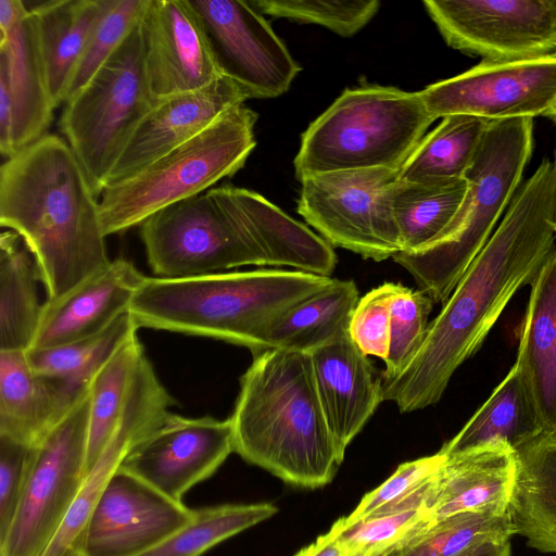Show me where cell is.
<instances>
[{"label": "cell", "instance_id": "cell-1", "mask_svg": "<svg viewBox=\"0 0 556 556\" xmlns=\"http://www.w3.org/2000/svg\"><path fill=\"white\" fill-rule=\"evenodd\" d=\"M553 162L543 159L515 193L493 235L429 323L410 365L382 381V399L409 413L438 403L458 367L483 344L515 293L555 247Z\"/></svg>", "mask_w": 556, "mask_h": 556}, {"label": "cell", "instance_id": "cell-2", "mask_svg": "<svg viewBox=\"0 0 556 556\" xmlns=\"http://www.w3.org/2000/svg\"><path fill=\"white\" fill-rule=\"evenodd\" d=\"M150 268L186 278L241 266L329 276L333 248L262 194L223 185L170 204L140 225Z\"/></svg>", "mask_w": 556, "mask_h": 556}, {"label": "cell", "instance_id": "cell-3", "mask_svg": "<svg viewBox=\"0 0 556 556\" xmlns=\"http://www.w3.org/2000/svg\"><path fill=\"white\" fill-rule=\"evenodd\" d=\"M0 225L36 258L48 300L106 266L99 198L67 141L46 134L0 168Z\"/></svg>", "mask_w": 556, "mask_h": 556}, {"label": "cell", "instance_id": "cell-4", "mask_svg": "<svg viewBox=\"0 0 556 556\" xmlns=\"http://www.w3.org/2000/svg\"><path fill=\"white\" fill-rule=\"evenodd\" d=\"M235 452L287 483L328 484L343 458L329 430L308 353L268 349L240 379L229 417Z\"/></svg>", "mask_w": 556, "mask_h": 556}, {"label": "cell", "instance_id": "cell-5", "mask_svg": "<svg viewBox=\"0 0 556 556\" xmlns=\"http://www.w3.org/2000/svg\"><path fill=\"white\" fill-rule=\"evenodd\" d=\"M333 279L285 268L146 277L128 312L138 328L222 340L256 355L273 324Z\"/></svg>", "mask_w": 556, "mask_h": 556}, {"label": "cell", "instance_id": "cell-6", "mask_svg": "<svg viewBox=\"0 0 556 556\" xmlns=\"http://www.w3.org/2000/svg\"><path fill=\"white\" fill-rule=\"evenodd\" d=\"M532 149L533 118L490 122L464 174L467 189L452 222L426 248L392 257L434 303H445L493 235L521 185Z\"/></svg>", "mask_w": 556, "mask_h": 556}, {"label": "cell", "instance_id": "cell-7", "mask_svg": "<svg viewBox=\"0 0 556 556\" xmlns=\"http://www.w3.org/2000/svg\"><path fill=\"white\" fill-rule=\"evenodd\" d=\"M434 121L419 91L348 88L302 135L295 175L300 180L350 169L401 170Z\"/></svg>", "mask_w": 556, "mask_h": 556}, {"label": "cell", "instance_id": "cell-8", "mask_svg": "<svg viewBox=\"0 0 556 556\" xmlns=\"http://www.w3.org/2000/svg\"><path fill=\"white\" fill-rule=\"evenodd\" d=\"M256 119L253 110L233 106L136 175L106 186L99 199L104 235L140 226L157 211L233 176L256 144Z\"/></svg>", "mask_w": 556, "mask_h": 556}, {"label": "cell", "instance_id": "cell-9", "mask_svg": "<svg viewBox=\"0 0 556 556\" xmlns=\"http://www.w3.org/2000/svg\"><path fill=\"white\" fill-rule=\"evenodd\" d=\"M156 100L144 66L141 21L64 104L59 127L100 198L130 136Z\"/></svg>", "mask_w": 556, "mask_h": 556}, {"label": "cell", "instance_id": "cell-10", "mask_svg": "<svg viewBox=\"0 0 556 556\" xmlns=\"http://www.w3.org/2000/svg\"><path fill=\"white\" fill-rule=\"evenodd\" d=\"M90 389L33 447L12 521L0 536V556H40L86 479Z\"/></svg>", "mask_w": 556, "mask_h": 556}, {"label": "cell", "instance_id": "cell-11", "mask_svg": "<svg viewBox=\"0 0 556 556\" xmlns=\"http://www.w3.org/2000/svg\"><path fill=\"white\" fill-rule=\"evenodd\" d=\"M400 170L376 167L300 179L298 213L331 247L376 262L402 251L390 190Z\"/></svg>", "mask_w": 556, "mask_h": 556}, {"label": "cell", "instance_id": "cell-12", "mask_svg": "<svg viewBox=\"0 0 556 556\" xmlns=\"http://www.w3.org/2000/svg\"><path fill=\"white\" fill-rule=\"evenodd\" d=\"M445 42L482 61L556 56V0H426Z\"/></svg>", "mask_w": 556, "mask_h": 556}, {"label": "cell", "instance_id": "cell-13", "mask_svg": "<svg viewBox=\"0 0 556 556\" xmlns=\"http://www.w3.org/2000/svg\"><path fill=\"white\" fill-rule=\"evenodd\" d=\"M419 92L434 119L448 115L489 122L548 116L556 103V56L482 61Z\"/></svg>", "mask_w": 556, "mask_h": 556}, {"label": "cell", "instance_id": "cell-14", "mask_svg": "<svg viewBox=\"0 0 556 556\" xmlns=\"http://www.w3.org/2000/svg\"><path fill=\"white\" fill-rule=\"evenodd\" d=\"M201 17L220 73L250 98H275L301 71L269 23L249 1L190 0Z\"/></svg>", "mask_w": 556, "mask_h": 556}, {"label": "cell", "instance_id": "cell-15", "mask_svg": "<svg viewBox=\"0 0 556 556\" xmlns=\"http://www.w3.org/2000/svg\"><path fill=\"white\" fill-rule=\"evenodd\" d=\"M194 509L117 467L76 544L85 556H137L188 523Z\"/></svg>", "mask_w": 556, "mask_h": 556}, {"label": "cell", "instance_id": "cell-16", "mask_svg": "<svg viewBox=\"0 0 556 556\" xmlns=\"http://www.w3.org/2000/svg\"><path fill=\"white\" fill-rule=\"evenodd\" d=\"M235 452L230 419L189 418L170 413L124 456L119 468L165 496L182 502Z\"/></svg>", "mask_w": 556, "mask_h": 556}, {"label": "cell", "instance_id": "cell-17", "mask_svg": "<svg viewBox=\"0 0 556 556\" xmlns=\"http://www.w3.org/2000/svg\"><path fill=\"white\" fill-rule=\"evenodd\" d=\"M141 28L146 74L155 100L201 89L222 76L190 0H150Z\"/></svg>", "mask_w": 556, "mask_h": 556}, {"label": "cell", "instance_id": "cell-18", "mask_svg": "<svg viewBox=\"0 0 556 556\" xmlns=\"http://www.w3.org/2000/svg\"><path fill=\"white\" fill-rule=\"evenodd\" d=\"M247 99L239 84L222 75L201 89L156 100L127 141L106 186L136 175Z\"/></svg>", "mask_w": 556, "mask_h": 556}, {"label": "cell", "instance_id": "cell-19", "mask_svg": "<svg viewBox=\"0 0 556 556\" xmlns=\"http://www.w3.org/2000/svg\"><path fill=\"white\" fill-rule=\"evenodd\" d=\"M173 405L175 400L161 383L154 368L149 365L139 366L109 444L86 477L75 502L40 556H62L77 544L106 479L137 442L164 422Z\"/></svg>", "mask_w": 556, "mask_h": 556}, {"label": "cell", "instance_id": "cell-20", "mask_svg": "<svg viewBox=\"0 0 556 556\" xmlns=\"http://www.w3.org/2000/svg\"><path fill=\"white\" fill-rule=\"evenodd\" d=\"M146 277L130 261L116 258L62 296L47 300L30 349L53 348L102 332L128 312Z\"/></svg>", "mask_w": 556, "mask_h": 556}, {"label": "cell", "instance_id": "cell-21", "mask_svg": "<svg viewBox=\"0 0 556 556\" xmlns=\"http://www.w3.org/2000/svg\"><path fill=\"white\" fill-rule=\"evenodd\" d=\"M319 401L340 456L374 415L382 380L349 330L309 353Z\"/></svg>", "mask_w": 556, "mask_h": 556}, {"label": "cell", "instance_id": "cell-22", "mask_svg": "<svg viewBox=\"0 0 556 556\" xmlns=\"http://www.w3.org/2000/svg\"><path fill=\"white\" fill-rule=\"evenodd\" d=\"M515 473V452L504 443L444 456L427 503L431 520L464 511H508Z\"/></svg>", "mask_w": 556, "mask_h": 556}, {"label": "cell", "instance_id": "cell-23", "mask_svg": "<svg viewBox=\"0 0 556 556\" xmlns=\"http://www.w3.org/2000/svg\"><path fill=\"white\" fill-rule=\"evenodd\" d=\"M515 364L536 409L542 434L556 438V248L530 283Z\"/></svg>", "mask_w": 556, "mask_h": 556}, {"label": "cell", "instance_id": "cell-24", "mask_svg": "<svg viewBox=\"0 0 556 556\" xmlns=\"http://www.w3.org/2000/svg\"><path fill=\"white\" fill-rule=\"evenodd\" d=\"M77 402L60 379L37 374L25 351H0V435L34 447Z\"/></svg>", "mask_w": 556, "mask_h": 556}, {"label": "cell", "instance_id": "cell-25", "mask_svg": "<svg viewBox=\"0 0 556 556\" xmlns=\"http://www.w3.org/2000/svg\"><path fill=\"white\" fill-rule=\"evenodd\" d=\"M0 78L5 79L11 93L15 154L46 135L54 110L37 21L30 11L0 38Z\"/></svg>", "mask_w": 556, "mask_h": 556}, {"label": "cell", "instance_id": "cell-26", "mask_svg": "<svg viewBox=\"0 0 556 556\" xmlns=\"http://www.w3.org/2000/svg\"><path fill=\"white\" fill-rule=\"evenodd\" d=\"M514 452L508 506L514 533L539 552L556 554V438L541 433Z\"/></svg>", "mask_w": 556, "mask_h": 556}, {"label": "cell", "instance_id": "cell-27", "mask_svg": "<svg viewBox=\"0 0 556 556\" xmlns=\"http://www.w3.org/2000/svg\"><path fill=\"white\" fill-rule=\"evenodd\" d=\"M109 2L110 0H58L27 8L37 21L54 109L65 103L76 65Z\"/></svg>", "mask_w": 556, "mask_h": 556}, {"label": "cell", "instance_id": "cell-28", "mask_svg": "<svg viewBox=\"0 0 556 556\" xmlns=\"http://www.w3.org/2000/svg\"><path fill=\"white\" fill-rule=\"evenodd\" d=\"M541 433L536 409L514 364L489 399L439 452L452 456L495 443L516 451Z\"/></svg>", "mask_w": 556, "mask_h": 556}, {"label": "cell", "instance_id": "cell-29", "mask_svg": "<svg viewBox=\"0 0 556 556\" xmlns=\"http://www.w3.org/2000/svg\"><path fill=\"white\" fill-rule=\"evenodd\" d=\"M39 268L24 239L14 230L0 235V351H28L42 305Z\"/></svg>", "mask_w": 556, "mask_h": 556}, {"label": "cell", "instance_id": "cell-30", "mask_svg": "<svg viewBox=\"0 0 556 556\" xmlns=\"http://www.w3.org/2000/svg\"><path fill=\"white\" fill-rule=\"evenodd\" d=\"M359 300L353 280L333 281L289 309L270 327L265 345L311 353L349 330Z\"/></svg>", "mask_w": 556, "mask_h": 556}, {"label": "cell", "instance_id": "cell-31", "mask_svg": "<svg viewBox=\"0 0 556 556\" xmlns=\"http://www.w3.org/2000/svg\"><path fill=\"white\" fill-rule=\"evenodd\" d=\"M466 189L464 178L397 179L390 190V204L401 238V252H416L433 242L454 218Z\"/></svg>", "mask_w": 556, "mask_h": 556}, {"label": "cell", "instance_id": "cell-32", "mask_svg": "<svg viewBox=\"0 0 556 556\" xmlns=\"http://www.w3.org/2000/svg\"><path fill=\"white\" fill-rule=\"evenodd\" d=\"M138 329L127 312L96 336L53 348L29 349L26 356L37 374L60 379L78 401L89 391L93 377L112 353Z\"/></svg>", "mask_w": 556, "mask_h": 556}, {"label": "cell", "instance_id": "cell-33", "mask_svg": "<svg viewBox=\"0 0 556 556\" xmlns=\"http://www.w3.org/2000/svg\"><path fill=\"white\" fill-rule=\"evenodd\" d=\"M489 121L470 115H448L422 138L402 166L403 181L464 178Z\"/></svg>", "mask_w": 556, "mask_h": 556}, {"label": "cell", "instance_id": "cell-34", "mask_svg": "<svg viewBox=\"0 0 556 556\" xmlns=\"http://www.w3.org/2000/svg\"><path fill=\"white\" fill-rule=\"evenodd\" d=\"M144 354L137 333L132 334L112 353L91 381L86 477L115 431L135 372Z\"/></svg>", "mask_w": 556, "mask_h": 556}, {"label": "cell", "instance_id": "cell-35", "mask_svg": "<svg viewBox=\"0 0 556 556\" xmlns=\"http://www.w3.org/2000/svg\"><path fill=\"white\" fill-rule=\"evenodd\" d=\"M514 533L508 511H464L432 521L407 542L381 556H464L494 541H507Z\"/></svg>", "mask_w": 556, "mask_h": 556}, {"label": "cell", "instance_id": "cell-36", "mask_svg": "<svg viewBox=\"0 0 556 556\" xmlns=\"http://www.w3.org/2000/svg\"><path fill=\"white\" fill-rule=\"evenodd\" d=\"M277 510L270 503L197 508L188 523L137 556H202L220 542L269 519Z\"/></svg>", "mask_w": 556, "mask_h": 556}, {"label": "cell", "instance_id": "cell-37", "mask_svg": "<svg viewBox=\"0 0 556 556\" xmlns=\"http://www.w3.org/2000/svg\"><path fill=\"white\" fill-rule=\"evenodd\" d=\"M443 460L444 455L438 452L401 464L382 484L366 493L345 518L358 520L427 508L435 473Z\"/></svg>", "mask_w": 556, "mask_h": 556}, {"label": "cell", "instance_id": "cell-38", "mask_svg": "<svg viewBox=\"0 0 556 556\" xmlns=\"http://www.w3.org/2000/svg\"><path fill=\"white\" fill-rule=\"evenodd\" d=\"M432 522L427 508L358 520L338 519L330 528L350 556H381Z\"/></svg>", "mask_w": 556, "mask_h": 556}, {"label": "cell", "instance_id": "cell-39", "mask_svg": "<svg viewBox=\"0 0 556 556\" xmlns=\"http://www.w3.org/2000/svg\"><path fill=\"white\" fill-rule=\"evenodd\" d=\"M434 301L420 289L396 283L391 303L390 346L382 381L399 377L417 356L425 341Z\"/></svg>", "mask_w": 556, "mask_h": 556}, {"label": "cell", "instance_id": "cell-40", "mask_svg": "<svg viewBox=\"0 0 556 556\" xmlns=\"http://www.w3.org/2000/svg\"><path fill=\"white\" fill-rule=\"evenodd\" d=\"M250 4L261 14L299 23L321 25L351 37L377 14V0H253Z\"/></svg>", "mask_w": 556, "mask_h": 556}, {"label": "cell", "instance_id": "cell-41", "mask_svg": "<svg viewBox=\"0 0 556 556\" xmlns=\"http://www.w3.org/2000/svg\"><path fill=\"white\" fill-rule=\"evenodd\" d=\"M150 0H110L72 76L66 101L78 93L142 20ZM65 101V102H66Z\"/></svg>", "mask_w": 556, "mask_h": 556}, {"label": "cell", "instance_id": "cell-42", "mask_svg": "<svg viewBox=\"0 0 556 556\" xmlns=\"http://www.w3.org/2000/svg\"><path fill=\"white\" fill-rule=\"evenodd\" d=\"M395 282H384L359 298L349 324V334L358 349L384 361L389 353L391 303Z\"/></svg>", "mask_w": 556, "mask_h": 556}, {"label": "cell", "instance_id": "cell-43", "mask_svg": "<svg viewBox=\"0 0 556 556\" xmlns=\"http://www.w3.org/2000/svg\"><path fill=\"white\" fill-rule=\"evenodd\" d=\"M33 447L0 435V536L14 516L26 480Z\"/></svg>", "mask_w": 556, "mask_h": 556}, {"label": "cell", "instance_id": "cell-44", "mask_svg": "<svg viewBox=\"0 0 556 556\" xmlns=\"http://www.w3.org/2000/svg\"><path fill=\"white\" fill-rule=\"evenodd\" d=\"M13 106L8 83L0 78V151L9 159L14 154L12 144Z\"/></svg>", "mask_w": 556, "mask_h": 556}, {"label": "cell", "instance_id": "cell-45", "mask_svg": "<svg viewBox=\"0 0 556 556\" xmlns=\"http://www.w3.org/2000/svg\"><path fill=\"white\" fill-rule=\"evenodd\" d=\"M294 556H350L337 536L328 531L313 543L302 547Z\"/></svg>", "mask_w": 556, "mask_h": 556}, {"label": "cell", "instance_id": "cell-46", "mask_svg": "<svg viewBox=\"0 0 556 556\" xmlns=\"http://www.w3.org/2000/svg\"><path fill=\"white\" fill-rule=\"evenodd\" d=\"M27 13L28 9L21 0H0V38H4Z\"/></svg>", "mask_w": 556, "mask_h": 556}, {"label": "cell", "instance_id": "cell-47", "mask_svg": "<svg viewBox=\"0 0 556 556\" xmlns=\"http://www.w3.org/2000/svg\"><path fill=\"white\" fill-rule=\"evenodd\" d=\"M510 542L507 540L483 544L464 556H510Z\"/></svg>", "mask_w": 556, "mask_h": 556}, {"label": "cell", "instance_id": "cell-48", "mask_svg": "<svg viewBox=\"0 0 556 556\" xmlns=\"http://www.w3.org/2000/svg\"><path fill=\"white\" fill-rule=\"evenodd\" d=\"M553 170H554V185H555V204H554L553 227L556 232V155H555V161L553 163Z\"/></svg>", "mask_w": 556, "mask_h": 556}, {"label": "cell", "instance_id": "cell-49", "mask_svg": "<svg viewBox=\"0 0 556 556\" xmlns=\"http://www.w3.org/2000/svg\"><path fill=\"white\" fill-rule=\"evenodd\" d=\"M62 556H85L76 545L67 549Z\"/></svg>", "mask_w": 556, "mask_h": 556}, {"label": "cell", "instance_id": "cell-50", "mask_svg": "<svg viewBox=\"0 0 556 556\" xmlns=\"http://www.w3.org/2000/svg\"><path fill=\"white\" fill-rule=\"evenodd\" d=\"M548 117H551L556 123V103H555L552 112L549 113Z\"/></svg>", "mask_w": 556, "mask_h": 556}]
</instances>
